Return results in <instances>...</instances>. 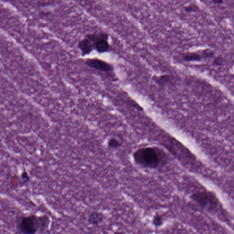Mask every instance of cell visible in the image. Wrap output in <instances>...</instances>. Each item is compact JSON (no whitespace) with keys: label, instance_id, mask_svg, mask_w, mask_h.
I'll return each mask as SVG.
<instances>
[{"label":"cell","instance_id":"6da1fadb","mask_svg":"<svg viewBox=\"0 0 234 234\" xmlns=\"http://www.w3.org/2000/svg\"><path fill=\"white\" fill-rule=\"evenodd\" d=\"M50 220L47 216L28 215L18 220L17 229L19 233L35 234L45 232L48 228Z\"/></svg>","mask_w":234,"mask_h":234},{"label":"cell","instance_id":"7a4b0ae2","mask_svg":"<svg viewBox=\"0 0 234 234\" xmlns=\"http://www.w3.org/2000/svg\"><path fill=\"white\" fill-rule=\"evenodd\" d=\"M133 158L138 165L145 168L156 169L162 161V154L157 148L147 147L136 150Z\"/></svg>","mask_w":234,"mask_h":234},{"label":"cell","instance_id":"3957f363","mask_svg":"<svg viewBox=\"0 0 234 234\" xmlns=\"http://www.w3.org/2000/svg\"><path fill=\"white\" fill-rule=\"evenodd\" d=\"M86 64L90 67L102 71H108L111 69L110 65L108 63L97 59L88 60Z\"/></svg>","mask_w":234,"mask_h":234},{"label":"cell","instance_id":"277c9868","mask_svg":"<svg viewBox=\"0 0 234 234\" xmlns=\"http://www.w3.org/2000/svg\"><path fill=\"white\" fill-rule=\"evenodd\" d=\"M104 219V215L102 212L93 211L88 217V223L92 226H97L101 223Z\"/></svg>","mask_w":234,"mask_h":234},{"label":"cell","instance_id":"5b68a950","mask_svg":"<svg viewBox=\"0 0 234 234\" xmlns=\"http://www.w3.org/2000/svg\"><path fill=\"white\" fill-rule=\"evenodd\" d=\"M78 47L81 50L83 55L89 54L93 49L92 43L89 39H84L81 41L78 45Z\"/></svg>","mask_w":234,"mask_h":234},{"label":"cell","instance_id":"8992f818","mask_svg":"<svg viewBox=\"0 0 234 234\" xmlns=\"http://www.w3.org/2000/svg\"><path fill=\"white\" fill-rule=\"evenodd\" d=\"M95 48L99 52L103 53L107 50L109 48V45L105 40H100L97 41L96 43Z\"/></svg>","mask_w":234,"mask_h":234},{"label":"cell","instance_id":"52a82bcc","mask_svg":"<svg viewBox=\"0 0 234 234\" xmlns=\"http://www.w3.org/2000/svg\"><path fill=\"white\" fill-rule=\"evenodd\" d=\"M21 186H25L29 183L30 180V176L28 173L25 170H23L20 175Z\"/></svg>","mask_w":234,"mask_h":234},{"label":"cell","instance_id":"ba28073f","mask_svg":"<svg viewBox=\"0 0 234 234\" xmlns=\"http://www.w3.org/2000/svg\"><path fill=\"white\" fill-rule=\"evenodd\" d=\"M152 222L155 227H160L163 224V217L160 214H156L153 219Z\"/></svg>","mask_w":234,"mask_h":234},{"label":"cell","instance_id":"9c48e42d","mask_svg":"<svg viewBox=\"0 0 234 234\" xmlns=\"http://www.w3.org/2000/svg\"><path fill=\"white\" fill-rule=\"evenodd\" d=\"M122 144L115 138H111L108 141V146L111 148L117 149Z\"/></svg>","mask_w":234,"mask_h":234},{"label":"cell","instance_id":"30bf717a","mask_svg":"<svg viewBox=\"0 0 234 234\" xmlns=\"http://www.w3.org/2000/svg\"><path fill=\"white\" fill-rule=\"evenodd\" d=\"M199 59L200 56L198 55H186L185 56H184V59L186 60H188V61H190V60H199Z\"/></svg>","mask_w":234,"mask_h":234},{"label":"cell","instance_id":"8fae6325","mask_svg":"<svg viewBox=\"0 0 234 234\" xmlns=\"http://www.w3.org/2000/svg\"><path fill=\"white\" fill-rule=\"evenodd\" d=\"M214 2H215V3H222V0H214Z\"/></svg>","mask_w":234,"mask_h":234}]
</instances>
